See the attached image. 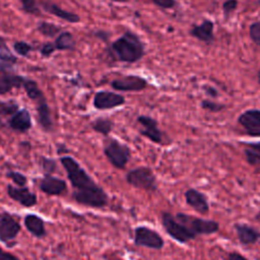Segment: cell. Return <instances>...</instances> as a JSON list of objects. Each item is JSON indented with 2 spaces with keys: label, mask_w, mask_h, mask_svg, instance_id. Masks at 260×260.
<instances>
[{
  "label": "cell",
  "mask_w": 260,
  "mask_h": 260,
  "mask_svg": "<svg viewBox=\"0 0 260 260\" xmlns=\"http://www.w3.org/2000/svg\"><path fill=\"white\" fill-rule=\"evenodd\" d=\"M60 162L71 184L72 199L76 203L91 208H104L109 204L108 193L73 157L62 156Z\"/></svg>",
  "instance_id": "1"
},
{
  "label": "cell",
  "mask_w": 260,
  "mask_h": 260,
  "mask_svg": "<svg viewBox=\"0 0 260 260\" xmlns=\"http://www.w3.org/2000/svg\"><path fill=\"white\" fill-rule=\"evenodd\" d=\"M110 52L119 62L133 64L145 55V45L135 32L126 30L111 44Z\"/></svg>",
  "instance_id": "2"
},
{
  "label": "cell",
  "mask_w": 260,
  "mask_h": 260,
  "mask_svg": "<svg viewBox=\"0 0 260 260\" xmlns=\"http://www.w3.org/2000/svg\"><path fill=\"white\" fill-rule=\"evenodd\" d=\"M103 150L109 162L119 170H124L131 157L130 147L116 138H107L104 141Z\"/></svg>",
  "instance_id": "3"
},
{
  "label": "cell",
  "mask_w": 260,
  "mask_h": 260,
  "mask_svg": "<svg viewBox=\"0 0 260 260\" xmlns=\"http://www.w3.org/2000/svg\"><path fill=\"white\" fill-rule=\"evenodd\" d=\"M127 184L147 192H154L157 190V180L153 171L145 166L134 168L127 172L125 176Z\"/></svg>",
  "instance_id": "4"
},
{
  "label": "cell",
  "mask_w": 260,
  "mask_h": 260,
  "mask_svg": "<svg viewBox=\"0 0 260 260\" xmlns=\"http://www.w3.org/2000/svg\"><path fill=\"white\" fill-rule=\"evenodd\" d=\"M178 221L184 224L195 237L202 235H212L218 232L219 223L212 219H205L195 215L178 212L175 214Z\"/></svg>",
  "instance_id": "5"
},
{
  "label": "cell",
  "mask_w": 260,
  "mask_h": 260,
  "mask_svg": "<svg viewBox=\"0 0 260 260\" xmlns=\"http://www.w3.org/2000/svg\"><path fill=\"white\" fill-rule=\"evenodd\" d=\"M160 221L166 233L176 242L180 244H187L196 239V237L180 221H178L174 214L162 211L160 214Z\"/></svg>",
  "instance_id": "6"
},
{
  "label": "cell",
  "mask_w": 260,
  "mask_h": 260,
  "mask_svg": "<svg viewBox=\"0 0 260 260\" xmlns=\"http://www.w3.org/2000/svg\"><path fill=\"white\" fill-rule=\"evenodd\" d=\"M21 231L19 221L8 211H0V242L7 247L15 245V239Z\"/></svg>",
  "instance_id": "7"
},
{
  "label": "cell",
  "mask_w": 260,
  "mask_h": 260,
  "mask_svg": "<svg viewBox=\"0 0 260 260\" xmlns=\"http://www.w3.org/2000/svg\"><path fill=\"white\" fill-rule=\"evenodd\" d=\"M133 234V241L136 246L152 250H161L165 246L162 237L157 232L146 225L136 226Z\"/></svg>",
  "instance_id": "8"
},
{
  "label": "cell",
  "mask_w": 260,
  "mask_h": 260,
  "mask_svg": "<svg viewBox=\"0 0 260 260\" xmlns=\"http://www.w3.org/2000/svg\"><path fill=\"white\" fill-rule=\"evenodd\" d=\"M137 123L140 126L139 133L143 137L156 144H167L166 134L158 128L157 121L150 116L139 115L137 117Z\"/></svg>",
  "instance_id": "9"
},
{
  "label": "cell",
  "mask_w": 260,
  "mask_h": 260,
  "mask_svg": "<svg viewBox=\"0 0 260 260\" xmlns=\"http://www.w3.org/2000/svg\"><path fill=\"white\" fill-rule=\"evenodd\" d=\"M111 86L118 91H141L148 86L147 80L139 75L128 74L114 79Z\"/></svg>",
  "instance_id": "10"
},
{
  "label": "cell",
  "mask_w": 260,
  "mask_h": 260,
  "mask_svg": "<svg viewBox=\"0 0 260 260\" xmlns=\"http://www.w3.org/2000/svg\"><path fill=\"white\" fill-rule=\"evenodd\" d=\"M238 123L250 137H260V109H249L238 117Z\"/></svg>",
  "instance_id": "11"
},
{
  "label": "cell",
  "mask_w": 260,
  "mask_h": 260,
  "mask_svg": "<svg viewBox=\"0 0 260 260\" xmlns=\"http://www.w3.org/2000/svg\"><path fill=\"white\" fill-rule=\"evenodd\" d=\"M126 101L125 98L119 93L107 91V90H100L95 92L93 96V107L96 110H112L118 107L125 105Z\"/></svg>",
  "instance_id": "12"
},
{
  "label": "cell",
  "mask_w": 260,
  "mask_h": 260,
  "mask_svg": "<svg viewBox=\"0 0 260 260\" xmlns=\"http://www.w3.org/2000/svg\"><path fill=\"white\" fill-rule=\"evenodd\" d=\"M6 192L10 199L17 202L23 207L35 206L38 202L37 195L29 190L28 187H18L8 184L6 186Z\"/></svg>",
  "instance_id": "13"
},
{
  "label": "cell",
  "mask_w": 260,
  "mask_h": 260,
  "mask_svg": "<svg viewBox=\"0 0 260 260\" xmlns=\"http://www.w3.org/2000/svg\"><path fill=\"white\" fill-rule=\"evenodd\" d=\"M39 189L50 196H59L66 192L67 183L65 180L52 176V175H44L38 182Z\"/></svg>",
  "instance_id": "14"
},
{
  "label": "cell",
  "mask_w": 260,
  "mask_h": 260,
  "mask_svg": "<svg viewBox=\"0 0 260 260\" xmlns=\"http://www.w3.org/2000/svg\"><path fill=\"white\" fill-rule=\"evenodd\" d=\"M184 197L186 203L195 211L200 214H207L209 212L208 198L201 191L195 188H189L185 191Z\"/></svg>",
  "instance_id": "15"
},
{
  "label": "cell",
  "mask_w": 260,
  "mask_h": 260,
  "mask_svg": "<svg viewBox=\"0 0 260 260\" xmlns=\"http://www.w3.org/2000/svg\"><path fill=\"white\" fill-rule=\"evenodd\" d=\"M191 37L205 44L214 42V23L212 20L205 18L199 24H193L189 30Z\"/></svg>",
  "instance_id": "16"
},
{
  "label": "cell",
  "mask_w": 260,
  "mask_h": 260,
  "mask_svg": "<svg viewBox=\"0 0 260 260\" xmlns=\"http://www.w3.org/2000/svg\"><path fill=\"white\" fill-rule=\"evenodd\" d=\"M238 240L243 245H253L260 239V232L247 223H235L234 224Z\"/></svg>",
  "instance_id": "17"
},
{
  "label": "cell",
  "mask_w": 260,
  "mask_h": 260,
  "mask_svg": "<svg viewBox=\"0 0 260 260\" xmlns=\"http://www.w3.org/2000/svg\"><path fill=\"white\" fill-rule=\"evenodd\" d=\"M26 231L37 239H43L47 235L44 219L34 213L26 214L23 219Z\"/></svg>",
  "instance_id": "18"
},
{
  "label": "cell",
  "mask_w": 260,
  "mask_h": 260,
  "mask_svg": "<svg viewBox=\"0 0 260 260\" xmlns=\"http://www.w3.org/2000/svg\"><path fill=\"white\" fill-rule=\"evenodd\" d=\"M24 80L25 78L20 75L12 74L6 70H0V94H5L15 87H21Z\"/></svg>",
  "instance_id": "19"
},
{
  "label": "cell",
  "mask_w": 260,
  "mask_h": 260,
  "mask_svg": "<svg viewBox=\"0 0 260 260\" xmlns=\"http://www.w3.org/2000/svg\"><path fill=\"white\" fill-rule=\"evenodd\" d=\"M8 125L11 129L18 132H25L31 128L30 114L26 109L17 111L12 118H10Z\"/></svg>",
  "instance_id": "20"
},
{
  "label": "cell",
  "mask_w": 260,
  "mask_h": 260,
  "mask_svg": "<svg viewBox=\"0 0 260 260\" xmlns=\"http://www.w3.org/2000/svg\"><path fill=\"white\" fill-rule=\"evenodd\" d=\"M42 7L43 9L54 15V16H57L67 22H71V23H76V22H79L80 21V17L74 13V12H70V11H67L65 9H62L60 6H58L57 4H54V3H51V2H42Z\"/></svg>",
  "instance_id": "21"
},
{
  "label": "cell",
  "mask_w": 260,
  "mask_h": 260,
  "mask_svg": "<svg viewBox=\"0 0 260 260\" xmlns=\"http://www.w3.org/2000/svg\"><path fill=\"white\" fill-rule=\"evenodd\" d=\"M37 114L40 125L45 131H51L53 128V122L51 117L50 108L45 101L37 103Z\"/></svg>",
  "instance_id": "22"
},
{
  "label": "cell",
  "mask_w": 260,
  "mask_h": 260,
  "mask_svg": "<svg viewBox=\"0 0 260 260\" xmlns=\"http://www.w3.org/2000/svg\"><path fill=\"white\" fill-rule=\"evenodd\" d=\"M244 155L250 166L260 165V141L245 143Z\"/></svg>",
  "instance_id": "23"
},
{
  "label": "cell",
  "mask_w": 260,
  "mask_h": 260,
  "mask_svg": "<svg viewBox=\"0 0 260 260\" xmlns=\"http://www.w3.org/2000/svg\"><path fill=\"white\" fill-rule=\"evenodd\" d=\"M54 46L59 51H72L75 49V41L69 31H63L56 38Z\"/></svg>",
  "instance_id": "24"
},
{
  "label": "cell",
  "mask_w": 260,
  "mask_h": 260,
  "mask_svg": "<svg viewBox=\"0 0 260 260\" xmlns=\"http://www.w3.org/2000/svg\"><path fill=\"white\" fill-rule=\"evenodd\" d=\"M22 87L24 88L27 96L31 101H34L36 103H40V102L46 100L45 96H44L43 91L39 88V86H38L36 81L30 80V79H25L24 82H23Z\"/></svg>",
  "instance_id": "25"
},
{
  "label": "cell",
  "mask_w": 260,
  "mask_h": 260,
  "mask_svg": "<svg viewBox=\"0 0 260 260\" xmlns=\"http://www.w3.org/2000/svg\"><path fill=\"white\" fill-rule=\"evenodd\" d=\"M113 127H114L113 121L111 119L105 118V117H99L91 123V128L95 132H98L104 136H108L112 132Z\"/></svg>",
  "instance_id": "26"
},
{
  "label": "cell",
  "mask_w": 260,
  "mask_h": 260,
  "mask_svg": "<svg viewBox=\"0 0 260 260\" xmlns=\"http://www.w3.org/2000/svg\"><path fill=\"white\" fill-rule=\"evenodd\" d=\"M0 61L12 66L17 62V58L10 52L4 38L0 37Z\"/></svg>",
  "instance_id": "27"
},
{
  "label": "cell",
  "mask_w": 260,
  "mask_h": 260,
  "mask_svg": "<svg viewBox=\"0 0 260 260\" xmlns=\"http://www.w3.org/2000/svg\"><path fill=\"white\" fill-rule=\"evenodd\" d=\"M38 30L42 34V35H44V36H46V37H50V38H52V37H55L60 30H61V27L60 26H58V25H56V24H53V23H51V22H46V21H42V22H40L39 24H38Z\"/></svg>",
  "instance_id": "28"
},
{
  "label": "cell",
  "mask_w": 260,
  "mask_h": 260,
  "mask_svg": "<svg viewBox=\"0 0 260 260\" xmlns=\"http://www.w3.org/2000/svg\"><path fill=\"white\" fill-rule=\"evenodd\" d=\"M40 167L44 175H52L57 170V162L55 159L47 156H41L39 159Z\"/></svg>",
  "instance_id": "29"
},
{
  "label": "cell",
  "mask_w": 260,
  "mask_h": 260,
  "mask_svg": "<svg viewBox=\"0 0 260 260\" xmlns=\"http://www.w3.org/2000/svg\"><path fill=\"white\" fill-rule=\"evenodd\" d=\"M18 111V105L13 101L0 100V117H7L14 115Z\"/></svg>",
  "instance_id": "30"
},
{
  "label": "cell",
  "mask_w": 260,
  "mask_h": 260,
  "mask_svg": "<svg viewBox=\"0 0 260 260\" xmlns=\"http://www.w3.org/2000/svg\"><path fill=\"white\" fill-rule=\"evenodd\" d=\"M200 107L205 110V111H208V112H211V113H218V112H221L225 106L222 105V104H219L217 102H213L211 100H202L201 103H200Z\"/></svg>",
  "instance_id": "31"
},
{
  "label": "cell",
  "mask_w": 260,
  "mask_h": 260,
  "mask_svg": "<svg viewBox=\"0 0 260 260\" xmlns=\"http://www.w3.org/2000/svg\"><path fill=\"white\" fill-rule=\"evenodd\" d=\"M6 177L8 179H10L15 184V186H18V187L26 186L27 178L23 174H21L17 171H8L6 173Z\"/></svg>",
  "instance_id": "32"
},
{
  "label": "cell",
  "mask_w": 260,
  "mask_h": 260,
  "mask_svg": "<svg viewBox=\"0 0 260 260\" xmlns=\"http://www.w3.org/2000/svg\"><path fill=\"white\" fill-rule=\"evenodd\" d=\"M249 37L256 46L260 47V20L253 22L249 26Z\"/></svg>",
  "instance_id": "33"
},
{
  "label": "cell",
  "mask_w": 260,
  "mask_h": 260,
  "mask_svg": "<svg viewBox=\"0 0 260 260\" xmlns=\"http://www.w3.org/2000/svg\"><path fill=\"white\" fill-rule=\"evenodd\" d=\"M239 5V1L238 0H225L222 3V14L225 18H229L238 8Z\"/></svg>",
  "instance_id": "34"
},
{
  "label": "cell",
  "mask_w": 260,
  "mask_h": 260,
  "mask_svg": "<svg viewBox=\"0 0 260 260\" xmlns=\"http://www.w3.org/2000/svg\"><path fill=\"white\" fill-rule=\"evenodd\" d=\"M13 49L14 51L19 55V56H27L28 53L30 52V50L32 49V47L25 43V42H22V41H19V42H15L14 45H13Z\"/></svg>",
  "instance_id": "35"
},
{
  "label": "cell",
  "mask_w": 260,
  "mask_h": 260,
  "mask_svg": "<svg viewBox=\"0 0 260 260\" xmlns=\"http://www.w3.org/2000/svg\"><path fill=\"white\" fill-rule=\"evenodd\" d=\"M22 6V9L26 13L30 14H38L39 13V8L37 5L36 0H19Z\"/></svg>",
  "instance_id": "36"
},
{
  "label": "cell",
  "mask_w": 260,
  "mask_h": 260,
  "mask_svg": "<svg viewBox=\"0 0 260 260\" xmlns=\"http://www.w3.org/2000/svg\"><path fill=\"white\" fill-rule=\"evenodd\" d=\"M150 1L155 6L162 9H172L178 4L177 0H150Z\"/></svg>",
  "instance_id": "37"
},
{
  "label": "cell",
  "mask_w": 260,
  "mask_h": 260,
  "mask_svg": "<svg viewBox=\"0 0 260 260\" xmlns=\"http://www.w3.org/2000/svg\"><path fill=\"white\" fill-rule=\"evenodd\" d=\"M55 46L53 43H45L42 48H41V54L44 57H49L53 54V52L55 51Z\"/></svg>",
  "instance_id": "38"
},
{
  "label": "cell",
  "mask_w": 260,
  "mask_h": 260,
  "mask_svg": "<svg viewBox=\"0 0 260 260\" xmlns=\"http://www.w3.org/2000/svg\"><path fill=\"white\" fill-rule=\"evenodd\" d=\"M0 260H20V259L17 256L3 250L0 247Z\"/></svg>",
  "instance_id": "39"
},
{
  "label": "cell",
  "mask_w": 260,
  "mask_h": 260,
  "mask_svg": "<svg viewBox=\"0 0 260 260\" xmlns=\"http://www.w3.org/2000/svg\"><path fill=\"white\" fill-rule=\"evenodd\" d=\"M202 89L204 90V92H205L207 95H209V96H211V98H213V99H215V98L218 96V91H217V89H216L215 87H213V86H210V85H203V86H202Z\"/></svg>",
  "instance_id": "40"
},
{
  "label": "cell",
  "mask_w": 260,
  "mask_h": 260,
  "mask_svg": "<svg viewBox=\"0 0 260 260\" xmlns=\"http://www.w3.org/2000/svg\"><path fill=\"white\" fill-rule=\"evenodd\" d=\"M228 260H249V259L246 258L244 255L240 254L239 252L234 251V252L229 253V255H228Z\"/></svg>",
  "instance_id": "41"
},
{
  "label": "cell",
  "mask_w": 260,
  "mask_h": 260,
  "mask_svg": "<svg viewBox=\"0 0 260 260\" xmlns=\"http://www.w3.org/2000/svg\"><path fill=\"white\" fill-rule=\"evenodd\" d=\"M94 35H95L96 38L102 39L103 41H106V40H108V38H109V34L106 32L105 30H98Z\"/></svg>",
  "instance_id": "42"
},
{
  "label": "cell",
  "mask_w": 260,
  "mask_h": 260,
  "mask_svg": "<svg viewBox=\"0 0 260 260\" xmlns=\"http://www.w3.org/2000/svg\"><path fill=\"white\" fill-rule=\"evenodd\" d=\"M111 1H113V2H118V3H126V2H128L129 0H111Z\"/></svg>",
  "instance_id": "43"
},
{
  "label": "cell",
  "mask_w": 260,
  "mask_h": 260,
  "mask_svg": "<svg viewBox=\"0 0 260 260\" xmlns=\"http://www.w3.org/2000/svg\"><path fill=\"white\" fill-rule=\"evenodd\" d=\"M257 81H258V83L260 84V68H259L258 73H257Z\"/></svg>",
  "instance_id": "44"
},
{
  "label": "cell",
  "mask_w": 260,
  "mask_h": 260,
  "mask_svg": "<svg viewBox=\"0 0 260 260\" xmlns=\"http://www.w3.org/2000/svg\"><path fill=\"white\" fill-rule=\"evenodd\" d=\"M2 127H4V123L2 122V120H1V118H0V128H2Z\"/></svg>",
  "instance_id": "45"
},
{
  "label": "cell",
  "mask_w": 260,
  "mask_h": 260,
  "mask_svg": "<svg viewBox=\"0 0 260 260\" xmlns=\"http://www.w3.org/2000/svg\"><path fill=\"white\" fill-rule=\"evenodd\" d=\"M256 4H257V5H258V6H259V7H260V0H258V1H257V2H256Z\"/></svg>",
  "instance_id": "46"
},
{
  "label": "cell",
  "mask_w": 260,
  "mask_h": 260,
  "mask_svg": "<svg viewBox=\"0 0 260 260\" xmlns=\"http://www.w3.org/2000/svg\"><path fill=\"white\" fill-rule=\"evenodd\" d=\"M116 260H123V259H121V258H117Z\"/></svg>",
  "instance_id": "47"
}]
</instances>
